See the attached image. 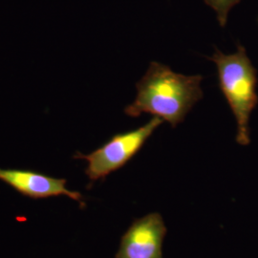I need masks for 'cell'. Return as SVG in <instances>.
Segmentation results:
<instances>
[{
	"label": "cell",
	"instance_id": "2",
	"mask_svg": "<svg viewBox=\"0 0 258 258\" xmlns=\"http://www.w3.org/2000/svg\"><path fill=\"white\" fill-rule=\"evenodd\" d=\"M208 58L217 67L219 87L237 120V142L247 145L249 115L257 102L254 68L241 46L232 55H225L215 48L213 55Z\"/></svg>",
	"mask_w": 258,
	"mask_h": 258
},
{
	"label": "cell",
	"instance_id": "6",
	"mask_svg": "<svg viewBox=\"0 0 258 258\" xmlns=\"http://www.w3.org/2000/svg\"><path fill=\"white\" fill-rule=\"evenodd\" d=\"M238 1L239 0H205L206 4L211 6L215 11L221 27L226 25L230 10L233 5L238 3Z\"/></svg>",
	"mask_w": 258,
	"mask_h": 258
},
{
	"label": "cell",
	"instance_id": "3",
	"mask_svg": "<svg viewBox=\"0 0 258 258\" xmlns=\"http://www.w3.org/2000/svg\"><path fill=\"white\" fill-rule=\"evenodd\" d=\"M163 122L162 119L154 117L139 128L114 135L101 148L89 154L77 152L75 159H83L87 162L85 174L90 181L89 186L125 166Z\"/></svg>",
	"mask_w": 258,
	"mask_h": 258
},
{
	"label": "cell",
	"instance_id": "4",
	"mask_svg": "<svg viewBox=\"0 0 258 258\" xmlns=\"http://www.w3.org/2000/svg\"><path fill=\"white\" fill-rule=\"evenodd\" d=\"M166 227L163 217L152 212L137 219L121 236L115 258H163Z\"/></svg>",
	"mask_w": 258,
	"mask_h": 258
},
{
	"label": "cell",
	"instance_id": "1",
	"mask_svg": "<svg viewBox=\"0 0 258 258\" xmlns=\"http://www.w3.org/2000/svg\"><path fill=\"white\" fill-rule=\"evenodd\" d=\"M202 81L203 76L179 74L166 65L152 61L136 83V99L124 108V113L132 118L148 113L176 127L202 100Z\"/></svg>",
	"mask_w": 258,
	"mask_h": 258
},
{
	"label": "cell",
	"instance_id": "5",
	"mask_svg": "<svg viewBox=\"0 0 258 258\" xmlns=\"http://www.w3.org/2000/svg\"><path fill=\"white\" fill-rule=\"evenodd\" d=\"M0 181L13 187L19 194L34 199H48L64 195L84 206L83 195L66 187V179L55 178L34 170L1 168Z\"/></svg>",
	"mask_w": 258,
	"mask_h": 258
}]
</instances>
